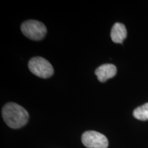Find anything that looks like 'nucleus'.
<instances>
[{
  "mask_svg": "<svg viewBox=\"0 0 148 148\" xmlns=\"http://www.w3.org/2000/svg\"><path fill=\"white\" fill-rule=\"evenodd\" d=\"M127 36V30L123 24L116 23L112 27L110 37L112 41L115 43H123Z\"/></svg>",
  "mask_w": 148,
  "mask_h": 148,
  "instance_id": "423d86ee",
  "label": "nucleus"
},
{
  "mask_svg": "<svg viewBox=\"0 0 148 148\" xmlns=\"http://www.w3.org/2000/svg\"><path fill=\"white\" fill-rule=\"evenodd\" d=\"M29 71L41 78H48L53 74V69L48 60L42 57H34L29 61Z\"/></svg>",
  "mask_w": 148,
  "mask_h": 148,
  "instance_id": "7ed1b4c3",
  "label": "nucleus"
},
{
  "mask_svg": "<svg viewBox=\"0 0 148 148\" xmlns=\"http://www.w3.org/2000/svg\"><path fill=\"white\" fill-rule=\"evenodd\" d=\"M133 116L140 121L148 120V103L135 109L133 112Z\"/></svg>",
  "mask_w": 148,
  "mask_h": 148,
  "instance_id": "0eeeda50",
  "label": "nucleus"
},
{
  "mask_svg": "<svg viewBox=\"0 0 148 148\" xmlns=\"http://www.w3.org/2000/svg\"><path fill=\"white\" fill-rule=\"evenodd\" d=\"M23 34L31 40H40L47 34V28L41 22L36 20H28L23 22L21 26Z\"/></svg>",
  "mask_w": 148,
  "mask_h": 148,
  "instance_id": "f03ea898",
  "label": "nucleus"
},
{
  "mask_svg": "<svg viewBox=\"0 0 148 148\" xmlns=\"http://www.w3.org/2000/svg\"><path fill=\"white\" fill-rule=\"evenodd\" d=\"M116 73V67L112 64H103L95 70V75L101 82H104L112 78Z\"/></svg>",
  "mask_w": 148,
  "mask_h": 148,
  "instance_id": "39448f33",
  "label": "nucleus"
},
{
  "mask_svg": "<svg viewBox=\"0 0 148 148\" xmlns=\"http://www.w3.org/2000/svg\"><path fill=\"white\" fill-rule=\"evenodd\" d=\"M82 142L87 148H107L108 139L104 135L96 131H86L83 133Z\"/></svg>",
  "mask_w": 148,
  "mask_h": 148,
  "instance_id": "20e7f679",
  "label": "nucleus"
},
{
  "mask_svg": "<svg viewBox=\"0 0 148 148\" xmlns=\"http://www.w3.org/2000/svg\"><path fill=\"white\" fill-rule=\"evenodd\" d=\"M2 116L5 123L11 128L18 129L27 123L29 114L23 107L16 103H6L2 108Z\"/></svg>",
  "mask_w": 148,
  "mask_h": 148,
  "instance_id": "f257e3e1",
  "label": "nucleus"
}]
</instances>
